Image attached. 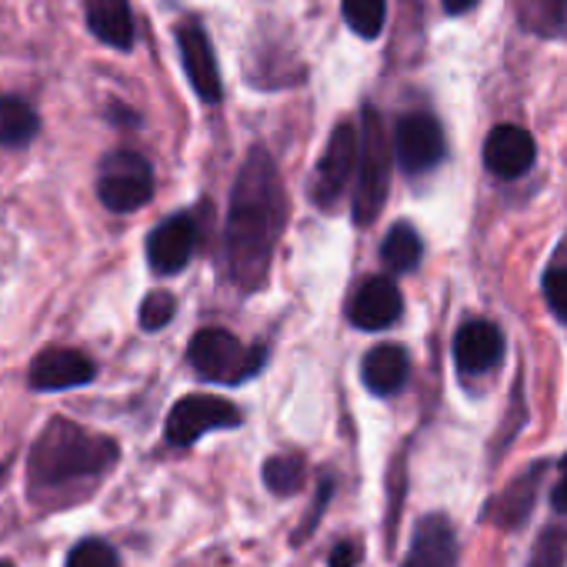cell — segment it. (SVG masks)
I'll return each instance as SVG.
<instances>
[{"mask_svg": "<svg viewBox=\"0 0 567 567\" xmlns=\"http://www.w3.org/2000/svg\"><path fill=\"white\" fill-rule=\"evenodd\" d=\"M284 224H288V194L280 171L264 147H250L237 171L224 224L227 274L237 291L250 295L267 284Z\"/></svg>", "mask_w": 567, "mask_h": 567, "instance_id": "6da1fadb", "label": "cell"}, {"mask_svg": "<svg viewBox=\"0 0 567 567\" xmlns=\"http://www.w3.org/2000/svg\"><path fill=\"white\" fill-rule=\"evenodd\" d=\"M121 461L117 441L94 434L68 417H51L28 457L34 504H68L87 494Z\"/></svg>", "mask_w": 567, "mask_h": 567, "instance_id": "7a4b0ae2", "label": "cell"}, {"mask_svg": "<svg viewBox=\"0 0 567 567\" xmlns=\"http://www.w3.org/2000/svg\"><path fill=\"white\" fill-rule=\"evenodd\" d=\"M394 144L384 131V117L374 107H364L361 117V161H358V187H354V217L368 227L388 200Z\"/></svg>", "mask_w": 567, "mask_h": 567, "instance_id": "3957f363", "label": "cell"}, {"mask_svg": "<svg viewBox=\"0 0 567 567\" xmlns=\"http://www.w3.org/2000/svg\"><path fill=\"white\" fill-rule=\"evenodd\" d=\"M187 361L197 371V378H204V381L244 384L264 368L267 354H264V348H244L230 331L204 328L190 338Z\"/></svg>", "mask_w": 567, "mask_h": 567, "instance_id": "277c9868", "label": "cell"}, {"mask_svg": "<svg viewBox=\"0 0 567 567\" xmlns=\"http://www.w3.org/2000/svg\"><path fill=\"white\" fill-rule=\"evenodd\" d=\"M97 197L111 214H134L154 197V167L137 151H114L101 161Z\"/></svg>", "mask_w": 567, "mask_h": 567, "instance_id": "5b68a950", "label": "cell"}, {"mask_svg": "<svg viewBox=\"0 0 567 567\" xmlns=\"http://www.w3.org/2000/svg\"><path fill=\"white\" fill-rule=\"evenodd\" d=\"M240 411L214 394H187L181 398L164 424V437L171 447H190L197 444L204 434L210 431H227V427H240Z\"/></svg>", "mask_w": 567, "mask_h": 567, "instance_id": "8992f818", "label": "cell"}, {"mask_svg": "<svg viewBox=\"0 0 567 567\" xmlns=\"http://www.w3.org/2000/svg\"><path fill=\"white\" fill-rule=\"evenodd\" d=\"M358 161H361V134L354 131L351 121H341L318 161V171H315V181H311V197L318 207H334L351 177L358 174Z\"/></svg>", "mask_w": 567, "mask_h": 567, "instance_id": "52a82bcc", "label": "cell"}, {"mask_svg": "<svg viewBox=\"0 0 567 567\" xmlns=\"http://www.w3.org/2000/svg\"><path fill=\"white\" fill-rule=\"evenodd\" d=\"M444 151H447V144H444V131H441L437 117L414 111V114H404L398 121L394 157H398L404 174L421 177V174L434 171L444 161Z\"/></svg>", "mask_w": 567, "mask_h": 567, "instance_id": "ba28073f", "label": "cell"}, {"mask_svg": "<svg viewBox=\"0 0 567 567\" xmlns=\"http://www.w3.org/2000/svg\"><path fill=\"white\" fill-rule=\"evenodd\" d=\"M197 240H200V227H197V217L190 210H181L167 220H161L151 234H147V264L154 274H181L194 250H197Z\"/></svg>", "mask_w": 567, "mask_h": 567, "instance_id": "9c48e42d", "label": "cell"}, {"mask_svg": "<svg viewBox=\"0 0 567 567\" xmlns=\"http://www.w3.org/2000/svg\"><path fill=\"white\" fill-rule=\"evenodd\" d=\"M177 51H181L184 74H187L194 94L204 104H217L224 97L220 71H217V54H214V44H210L207 31L197 21H184L177 28Z\"/></svg>", "mask_w": 567, "mask_h": 567, "instance_id": "30bf717a", "label": "cell"}, {"mask_svg": "<svg viewBox=\"0 0 567 567\" xmlns=\"http://www.w3.org/2000/svg\"><path fill=\"white\" fill-rule=\"evenodd\" d=\"M94 378H97V364L74 348H48L34 358V364L28 371L31 391H41V394L84 388Z\"/></svg>", "mask_w": 567, "mask_h": 567, "instance_id": "8fae6325", "label": "cell"}, {"mask_svg": "<svg viewBox=\"0 0 567 567\" xmlns=\"http://www.w3.org/2000/svg\"><path fill=\"white\" fill-rule=\"evenodd\" d=\"M484 167L494 174V177H504V181H514V177H524L530 167H534V157H537V144L534 137L517 127V124H501L487 134L484 141Z\"/></svg>", "mask_w": 567, "mask_h": 567, "instance_id": "7c38bea8", "label": "cell"}, {"mask_svg": "<svg viewBox=\"0 0 567 567\" xmlns=\"http://www.w3.org/2000/svg\"><path fill=\"white\" fill-rule=\"evenodd\" d=\"M401 311H404V301H401L398 284L391 277H371L358 288V295L348 308V318L361 331H384V328L398 324Z\"/></svg>", "mask_w": 567, "mask_h": 567, "instance_id": "4fadbf2b", "label": "cell"}, {"mask_svg": "<svg viewBox=\"0 0 567 567\" xmlns=\"http://www.w3.org/2000/svg\"><path fill=\"white\" fill-rule=\"evenodd\" d=\"M504 361V334L491 321H467L454 334V364L461 374H484Z\"/></svg>", "mask_w": 567, "mask_h": 567, "instance_id": "5bb4252c", "label": "cell"}, {"mask_svg": "<svg viewBox=\"0 0 567 567\" xmlns=\"http://www.w3.org/2000/svg\"><path fill=\"white\" fill-rule=\"evenodd\" d=\"M544 481V464H534L527 467L520 477H514L487 507H484V520L501 527V530H517L527 524L530 511H534V501H537V487Z\"/></svg>", "mask_w": 567, "mask_h": 567, "instance_id": "9a60e30c", "label": "cell"}, {"mask_svg": "<svg viewBox=\"0 0 567 567\" xmlns=\"http://www.w3.org/2000/svg\"><path fill=\"white\" fill-rule=\"evenodd\" d=\"M401 567H457V534L444 514L421 517Z\"/></svg>", "mask_w": 567, "mask_h": 567, "instance_id": "2e32d148", "label": "cell"}, {"mask_svg": "<svg viewBox=\"0 0 567 567\" xmlns=\"http://www.w3.org/2000/svg\"><path fill=\"white\" fill-rule=\"evenodd\" d=\"M84 18H87V31L114 48V51H131L134 48V14L127 0H87L84 4Z\"/></svg>", "mask_w": 567, "mask_h": 567, "instance_id": "e0dca14e", "label": "cell"}, {"mask_svg": "<svg viewBox=\"0 0 567 567\" xmlns=\"http://www.w3.org/2000/svg\"><path fill=\"white\" fill-rule=\"evenodd\" d=\"M408 371H411L408 351L398 348V344H378L374 351H368V358L361 364L364 388L371 394H381V398L398 394L404 388V381H408Z\"/></svg>", "mask_w": 567, "mask_h": 567, "instance_id": "ac0fdd59", "label": "cell"}, {"mask_svg": "<svg viewBox=\"0 0 567 567\" xmlns=\"http://www.w3.org/2000/svg\"><path fill=\"white\" fill-rule=\"evenodd\" d=\"M41 134V114L14 94H0V147H31Z\"/></svg>", "mask_w": 567, "mask_h": 567, "instance_id": "d6986e66", "label": "cell"}, {"mask_svg": "<svg viewBox=\"0 0 567 567\" xmlns=\"http://www.w3.org/2000/svg\"><path fill=\"white\" fill-rule=\"evenodd\" d=\"M517 21L537 38L567 34V0H517Z\"/></svg>", "mask_w": 567, "mask_h": 567, "instance_id": "ffe728a7", "label": "cell"}, {"mask_svg": "<svg viewBox=\"0 0 567 567\" xmlns=\"http://www.w3.org/2000/svg\"><path fill=\"white\" fill-rule=\"evenodd\" d=\"M381 257L391 270L404 274V270H414L424 257V240L421 234L411 227V224H394L381 244Z\"/></svg>", "mask_w": 567, "mask_h": 567, "instance_id": "44dd1931", "label": "cell"}, {"mask_svg": "<svg viewBox=\"0 0 567 567\" xmlns=\"http://www.w3.org/2000/svg\"><path fill=\"white\" fill-rule=\"evenodd\" d=\"M308 477V464L301 454H277L264 464V484L267 491H274L277 497H291L305 487Z\"/></svg>", "mask_w": 567, "mask_h": 567, "instance_id": "7402d4cb", "label": "cell"}, {"mask_svg": "<svg viewBox=\"0 0 567 567\" xmlns=\"http://www.w3.org/2000/svg\"><path fill=\"white\" fill-rule=\"evenodd\" d=\"M344 21L364 41H374L388 21V0H344Z\"/></svg>", "mask_w": 567, "mask_h": 567, "instance_id": "603a6c76", "label": "cell"}, {"mask_svg": "<svg viewBox=\"0 0 567 567\" xmlns=\"http://www.w3.org/2000/svg\"><path fill=\"white\" fill-rule=\"evenodd\" d=\"M567 564V524H550L527 560V567H564Z\"/></svg>", "mask_w": 567, "mask_h": 567, "instance_id": "cb8c5ba5", "label": "cell"}, {"mask_svg": "<svg viewBox=\"0 0 567 567\" xmlns=\"http://www.w3.org/2000/svg\"><path fill=\"white\" fill-rule=\"evenodd\" d=\"M64 567H121V557H117V550L107 540L87 537V540H78L71 547Z\"/></svg>", "mask_w": 567, "mask_h": 567, "instance_id": "d4e9b609", "label": "cell"}, {"mask_svg": "<svg viewBox=\"0 0 567 567\" xmlns=\"http://www.w3.org/2000/svg\"><path fill=\"white\" fill-rule=\"evenodd\" d=\"M174 315H177V301H174V295H167V291H151L144 301H141V328L144 331H164L171 321H174Z\"/></svg>", "mask_w": 567, "mask_h": 567, "instance_id": "484cf974", "label": "cell"}, {"mask_svg": "<svg viewBox=\"0 0 567 567\" xmlns=\"http://www.w3.org/2000/svg\"><path fill=\"white\" fill-rule=\"evenodd\" d=\"M544 301H547L550 315L567 324V264L564 267L560 264L547 267V274H544Z\"/></svg>", "mask_w": 567, "mask_h": 567, "instance_id": "4316f807", "label": "cell"}, {"mask_svg": "<svg viewBox=\"0 0 567 567\" xmlns=\"http://www.w3.org/2000/svg\"><path fill=\"white\" fill-rule=\"evenodd\" d=\"M361 560H364L361 540H341V544H334V550L328 557V567H358Z\"/></svg>", "mask_w": 567, "mask_h": 567, "instance_id": "83f0119b", "label": "cell"}, {"mask_svg": "<svg viewBox=\"0 0 567 567\" xmlns=\"http://www.w3.org/2000/svg\"><path fill=\"white\" fill-rule=\"evenodd\" d=\"M550 504H554V511L567 514V454L560 461V474H557V484L550 491Z\"/></svg>", "mask_w": 567, "mask_h": 567, "instance_id": "f1b7e54d", "label": "cell"}, {"mask_svg": "<svg viewBox=\"0 0 567 567\" xmlns=\"http://www.w3.org/2000/svg\"><path fill=\"white\" fill-rule=\"evenodd\" d=\"M471 8H477V0H444L447 14H467Z\"/></svg>", "mask_w": 567, "mask_h": 567, "instance_id": "f546056e", "label": "cell"}, {"mask_svg": "<svg viewBox=\"0 0 567 567\" xmlns=\"http://www.w3.org/2000/svg\"><path fill=\"white\" fill-rule=\"evenodd\" d=\"M0 567H14V564L11 560H0Z\"/></svg>", "mask_w": 567, "mask_h": 567, "instance_id": "4dcf8cb0", "label": "cell"}]
</instances>
